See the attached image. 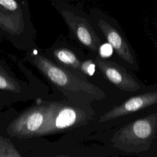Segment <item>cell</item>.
<instances>
[{"instance_id":"cell-1","label":"cell","mask_w":157,"mask_h":157,"mask_svg":"<svg viewBox=\"0 0 157 157\" xmlns=\"http://www.w3.org/2000/svg\"><path fill=\"white\" fill-rule=\"evenodd\" d=\"M95 116L91 105L40 99L39 103L17 113L8 123L6 132L19 139L47 136L86 125Z\"/></svg>"},{"instance_id":"cell-2","label":"cell","mask_w":157,"mask_h":157,"mask_svg":"<svg viewBox=\"0 0 157 157\" xmlns=\"http://www.w3.org/2000/svg\"><path fill=\"white\" fill-rule=\"evenodd\" d=\"M25 59L68 101L91 105L93 102L103 100L106 97L101 88L54 63L37 46L26 52Z\"/></svg>"},{"instance_id":"cell-3","label":"cell","mask_w":157,"mask_h":157,"mask_svg":"<svg viewBox=\"0 0 157 157\" xmlns=\"http://www.w3.org/2000/svg\"><path fill=\"white\" fill-rule=\"evenodd\" d=\"M157 134V110L146 113L104 132L107 149L120 156L149 157Z\"/></svg>"},{"instance_id":"cell-4","label":"cell","mask_w":157,"mask_h":157,"mask_svg":"<svg viewBox=\"0 0 157 157\" xmlns=\"http://www.w3.org/2000/svg\"><path fill=\"white\" fill-rule=\"evenodd\" d=\"M0 36L26 52L37 47L36 31L26 2L0 0Z\"/></svg>"},{"instance_id":"cell-5","label":"cell","mask_w":157,"mask_h":157,"mask_svg":"<svg viewBox=\"0 0 157 157\" xmlns=\"http://www.w3.org/2000/svg\"><path fill=\"white\" fill-rule=\"evenodd\" d=\"M157 110V82L147 85L142 91L129 97L102 114L96 123L104 131L135 118Z\"/></svg>"},{"instance_id":"cell-6","label":"cell","mask_w":157,"mask_h":157,"mask_svg":"<svg viewBox=\"0 0 157 157\" xmlns=\"http://www.w3.org/2000/svg\"><path fill=\"white\" fill-rule=\"evenodd\" d=\"M89 16L93 25L112 47L120 64L130 71H139L140 66L136 52L118 20L97 9L91 10Z\"/></svg>"},{"instance_id":"cell-7","label":"cell","mask_w":157,"mask_h":157,"mask_svg":"<svg viewBox=\"0 0 157 157\" xmlns=\"http://www.w3.org/2000/svg\"><path fill=\"white\" fill-rule=\"evenodd\" d=\"M53 6L65 21L71 37L83 45L93 55H98L102 42L90 16L82 10L63 2H55Z\"/></svg>"},{"instance_id":"cell-8","label":"cell","mask_w":157,"mask_h":157,"mask_svg":"<svg viewBox=\"0 0 157 157\" xmlns=\"http://www.w3.org/2000/svg\"><path fill=\"white\" fill-rule=\"evenodd\" d=\"M0 92L7 96L13 102L30 99H45L48 95L46 87L28 83L18 78L1 59Z\"/></svg>"},{"instance_id":"cell-9","label":"cell","mask_w":157,"mask_h":157,"mask_svg":"<svg viewBox=\"0 0 157 157\" xmlns=\"http://www.w3.org/2000/svg\"><path fill=\"white\" fill-rule=\"evenodd\" d=\"M96 67L104 78L118 89L134 94L143 91L147 85L141 82L130 70L119 63L102 58L98 55L94 56Z\"/></svg>"},{"instance_id":"cell-10","label":"cell","mask_w":157,"mask_h":157,"mask_svg":"<svg viewBox=\"0 0 157 157\" xmlns=\"http://www.w3.org/2000/svg\"><path fill=\"white\" fill-rule=\"evenodd\" d=\"M72 44L59 40L44 53L54 63L81 77L88 79L82 72V66L86 58Z\"/></svg>"},{"instance_id":"cell-11","label":"cell","mask_w":157,"mask_h":157,"mask_svg":"<svg viewBox=\"0 0 157 157\" xmlns=\"http://www.w3.org/2000/svg\"><path fill=\"white\" fill-rule=\"evenodd\" d=\"M0 157H23L10 140L0 136Z\"/></svg>"},{"instance_id":"cell-12","label":"cell","mask_w":157,"mask_h":157,"mask_svg":"<svg viewBox=\"0 0 157 157\" xmlns=\"http://www.w3.org/2000/svg\"><path fill=\"white\" fill-rule=\"evenodd\" d=\"M96 64L93 59H86L82 66V72L88 78V76H92L95 72Z\"/></svg>"},{"instance_id":"cell-13","label":"cell","mask_w":157,"mask_h":157,"mask_svg":"<svg viewBox=\"0 0 157 157\" xmlns=\"http://www.w3.org/2000/svg\"><path fill=\"white\" fill-rule=\"evenodd\" d=\"M113 51V48L109 44L104 43L99 48L98 55L102 58H108L112 55Z\"/></svg>"},{"instance_id":"cell-14","label":"cell","mask_w":157,"mask_h":157,"mask_svg":"<svg viewBox=\"0 0 157 157\" xmlns=\"http://www.w3.org/2000/svg\"><path fill=\"white\" fill-rule=\"evenodd\" d=\"M149 157H157V134L152 145Z\"/></svg>"}]
</instances>
